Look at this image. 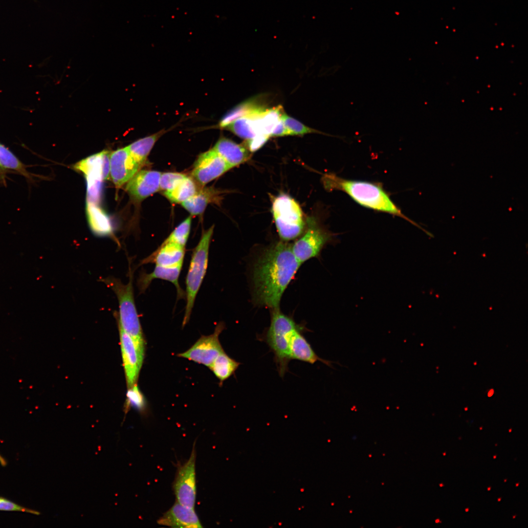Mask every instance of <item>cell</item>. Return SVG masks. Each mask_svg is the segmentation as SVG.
Wrapping results in <instances>:
<instances>
[{"mask_svg":"<svg viewBox=\"0 0 528 528\" xmlns=\"http://www.w3.org/2000/svg\"><path fill=\"white\" fill-rule=\"evenodd\" d=\"M158 524L173 528H202L194 508L183 506L177 501L158 520Z\"/></svg>","mask_w":528,"mask_h":528,"instance_id":"9a60e30c","label":"cell"},{"mask_svg":"<svg viewBox=\"0 0 528 528\" xmlns=\"http://www.w3.org/2000/svg\"><path fill=\"white\" fill-rule=\"evenodd\" d=\"M182 266V265L173 267H163L155 265L152 272L149 274L144 271L141 272L137 280V286L140 293H143L146 291L152 280L159 279L173 283L176 288L177 298H185L186 294L178 283Z\"/></svg>","mask_w":528,"mask_h":528,"instance_id":"e0dca14e","label":"cell"},{"mask_svg":"<svg viewBox=\"0 0 528 528\" xmlns=\"http://www.w3.org/2000/svg\"><path fill=\"white\" fill-rule=\"evenodd\" d=\"M197 192L194 181L186 176L173 189L164 192L165 196L172 202L181 203Z\"/></svg>","mask_w":528,"mask_h":528,"instance_id":"4316f807","label":"cell"},{"mask_svg":"<svg viewBox=\"0 0 528 528\" xmlns=\"http://www.w3.org/2000/svg\"><path fill=\"white\" fill-rule=\"evenodd\" d=\"M110 175L112 182L118 187L129 181L141 167L126 147L110 154Z\"/></svg>","mask_w":528,"mask_h":528,"instance_id":"4fadbf2b","label":"cell"},{"mask_svg":"<svg viewBox=\"0 0 528 528\" xmlns=\"http://www.w3.org/2000/svg\"><path fill=\"white\" fill-rule=\"evenodd\" d=\"M218 196L213 188L203 189L181 204L192 215H200L209 203L216 200Z\"/></svg>","mask_w":528,"mask_h":528,"instance_id":"cb8c5ba5","label":"cell"},{"mask_svg":"<svg viewBox=\"0 0 528 528\" xmlns=\"http://www.w3.org/2000/svg\"><path fill=\"white\" fill-rule=\"evenodd\" d=\"M506 480H504V482H506Z\"/></svg>","mask_w":528,"mask_h":528,"instance_id":"7dc6e473","label":"cell"},{"mask_svg":"<svg viewBox=\"0 0 528 528\" xmlns=\"http://www.w3.org/2000/svg\"><path fill=\"white\" fill-rule=\"evenodd\" d=\"M0 510L21 511L35 515L40 514L38 511L22 506L1 497H0Z\"/></svg>","mask_w":528,"mask_h":528,"instance_id":"1f68e13d","label":"cell"},{"mask_svg":"<svg viewBox=\"0 0 528 528\" xmlns=\"http://www.w3.org/2000/svg\"><path fill=\"white\" fill-rule=\"evenodd\" d=\"M518 485H519V483L516 484V486H518Z\"/></svg>","mask_w":528,"mask_h":528,"instance_id":"7bdbcfd3","label":"cell"},{"mask_svg":"<svg viewBox=\"0 0 528 528\" xmlns=\"http://www.w3.org/2000/svg\"><path fill=\"white\" fill-rule=\"evenodd\" d=\"M260 98L258 96L249 99L235 107L224 116L220 126L225 128L239 118L256 114L266 109L261 103Z\"/></svg>","mask_w":528,"mask_h":528,"instance_id":"603a6c76","label":"cell"},{"mask_svg":"<svg viewBox=\"0 0 528 528\" xmlns=\"http://www.w3.org/2000/svg\"><path fill=\"white\" fill-rule=\"evenodd\" d=\"M511 431V429H510L509 432H510Z\"/></svg>","mask_w":528,"mask_h":528,"instance_id":"bcb514c9","label":"cell"},{"mask_svg":"<svg viewBox=\"0 0 528 528\" xmlns=\"http://www.w3.org/2000/svg\"><path fill=\"white\" fill-rule=\"evenodd\" d=\"M225 128L246 140L257 135L254 129L252 118L250 116L239 118L227 125Z\"/></svg>","mask_w":528,"mask_h":528,"instance_id":"83f0119b","label":"cell"},{"mask_svg":"<svg viewBox=\"0 0 528 528\" xmlns=\"http://www.w3.org/2000/svg\"><path fill=\"white\" fill-rule=\"evenodd\" d=\"M231 168L212 149L199 155L194 163L192 175L197 181L204 185Z\"/></svg>","mask_w":528,"mask_h":528,"instance_id":"8fae6325","label":"cell"},{"mask_svg":"<svg viewBox=\"0 0 528 528\" xmlns=\"http://www.w3.org/2000/svg\"><path fill=\"white\" fill-rule=\"evenodd\" d=\"M128 260L129 281L127 284L112 276L101 278L99 281L110 288L117 297L119 311H115L113 315L118 324L132 337L138 350L144 353L145 341L134 298L133 272L131 267V261L129 258Z\"/></svg>","mask_w":528,"mask_h":528,"instance_id":"3957f363","label":"cell"},{"mask_svg":"<svg viewBox=\"0 0 528 528\" xmlns=\"http://www.w3.org/2000/svg\"><path fill=\"white\" fill-rule=\"evenodd\" d=\"M443 455L444 456H445V455H446V453H445V452L443 453Z\"/></svg>","mask_w":528,"mask_h":528,"instance_id":"ee69618b","label":"cell"},{"mask_svg":"<svg viewBox=\"0 0 528 528\" xmlns=\"http://www.w3.org/2000/svg\"><path fill=\"white\" fill-rule=\"evenodd\" d=\"M501 500V498H499L498 499V501L499 502V501H500Z\"/></svg>","mask_w":528,"mask_h":528,"instance_id":"ab89813d","label":"cell"},{"mask_svg":"<svg viewBox=\"0 0 528 528\" xmlns=\"http://www.w3.org/2000/svg\"><path fill=\"white\" fill-rule=\"evenodd\" d=\"M440 487H441V486H443V484H440Z\"/></svg>","mask_w":528,"mask_h":528,"instance_id":"f35d334b","label":"cell"},{"mask_svg":"<svg viewBox=\"0 0 528 528\" xmlns=\"http://www.w3.org/2000/svg\"><path fill=\"white\" fill-rule=\"evenodd\" d=\"M225 328L222 322L219 323L214 332L207 336H202L187 351L177 354L178 356L188 359L199 364L209 367L217 357L224 352L219 336Z\"/></svg>","mask_w":528,"mask_h":528,"instance_id":"30bf717a","label":"cell"},{"mask_svg":"<svg viewBox=\"0 0 528 528\" xmlns=\"http://www.w3.org/2000/svg\"><path fill=\"white\" fill-rule=\"evenodd\" d=\"M110 155L108 151H104L81 160L75 166L87 176L89 197H98L100 182L109 177Z\"/></svg>","mask_w":528,"mask_h":528,"instance_id":"9c48e42d","label":"cell"},{"mask_svg":"<svg viewBox=\"0 0 528 528\" xmlns=\"http://www.w3.org/2000/svg\"><path fill=\"white\" fill-rule=\"evenodd\" d=\"M271 211L279 236L288 242L300 236L305 225L299 204L286 194H281L272 202Z\"/></svg>","mask_w":528,"mask_h":528,"instance_id":"8992f818","label":"cell"},{"mask_svg":"<svg viewBox=\"0 0 528 528\" xmlns=\"http://www.w3.org/2000/svg\"><path fill=\"white\" fill-rule=\"evenodd\" d=\"M281 119L288 130L289 135H303L312 132H320L309 128L295 119L288 116L285 112L283 113Z\"/></svg>","mask_w":528,"mask_h":528,"instance_id":"f546056e","label":"cell"},{"mask_svg":"<svg viewBox=\"0 0 528 528\" xmlns=\"http://www.w3.org/2000/svg\"><path fill=\"white\" fill-rule=\"evenodd\" d=\"M496 456H497L496 455H495V456H493V458H494V459H495V458H496Z\"/></svg>","mask_w":528,"mask_h":528,"instance_id":"b9f144b4","label":"cell"},{"mask_svg":"<svg viewBox=\"0 0 528 528\" xmlns=\"http://www.w3.org/2000/svg\"><path fill=\"white\" fill-rule=\"evenodd\" d=\"M515 517H516V516H515H515H513V518H515Z\"/></svg>","mask_w":528,"mask_h":528,"instance_id":"f6af8a7d","label":"cell"},{"mask_svg":"<svg viewBox=\"0 0 528 528\" xmlns=\"http://www.w3.org/2000/svg\"><path fill=\"white\" fill-rule=\"evenodd\" d=\"M284 112L282 106L266 109L255 115H249L252 119L253 127L257 134L270 135L275 127L281 119Z\"/></svg>","mask_w":528,"mask_h":528,"instance_id":"ffe728a7","label":"cell"},{"mask_svg":"<svg viewBox=\"0 0 528 528\" xmlns=\"http://www.w3.org/2000/svg\"><path fill=\"white\" fill-rule=\"evenodd\" d=\"M306 223L305 233L291 246L294 256L301 264L317 257L332 239V234L321 227L314 217L308 218Z\"/></svg>","mask_w":528,"mask_h":528,"instance_id":"52a82bcc","label":"cell"},{"mask_svg":"<svg viewBox=\"0 0 528 528\" xmlns=\"http://www.w3.org/2000/svg\"><path fill=\"white\" fill-rule=\"evenodd\" d=\"M195 442L189 459L177 468L173 484L176 501L183 506L194 508L196 499Z\"/></svg>","mask_w":528,"mask_h":528,"instance_id":"ba28073f","label":"cell"},{"mask_svg":"<svg viewBox=\"0 0 528 528\" xmlns=\"http://www.w3.org/2000/svg\"><path fill=\"white\" fill-rule=\"evenodd\" d=\"M0 463L2 466H5L7 464L5 460L0 454Z\"/></svg>","mask_w":528,"mask_h":528,"instance_id":"d590c367","label":"cell"},{"mask_svg":"<svg viewBox=\"0 0 528 528\" xmlns=\"http://www.w3.org/2000/svg\"><path fill=\"white\" fill-rule=\"evenodd\" d=\"M269 136L265 134H257L253 138L246 140L245 146L251 153L261 148L267 141Z\"/></svg>","mask_w":528,"mask_h":528,"instance_id":"d6a6232c","label":"cell"},{"mask_svg":"<svg viewBox=\"0 0 528 528\" xmlns=\"http://www.w3.org/2000/svg\"><path fill=\"white\" fill-rule=\"evenodd\" d=\"M302 329L294 330L291 334L289 342V352L290 360H297L314 364L320 361L332 368V361L320 357L313 350L310 343L302 333Z\"/></svg>","mask_w":528,"mask_h":528,"instance_id":"ac0fdd59","label":"cell"},{"mask_svg":"<svg viewBox=\"0 0 528 528\" xmlns=\"http://www.w3.org/2000/svg\"><path fill=\"white\" fill-rule=\"evenodd\" d=\"M288 135H289V133L281 119L272 131L270 136H284Z\"/></svg>","mask_w":528,"mask_h":528,"instance_id":"e575fe53","label":"cell"},{"mask_svg":"<svg viewBox=\"0 0 528 528\" xmlns=\"http://www.w3.org/2000/svg\"><path fill=\"white\" fill-rule=\"evenodd\" d=\"M128 396L130 402L139 408H141L144 404L141 394L138 389L136 384L129 389Z\"/></svg>","mask_w":528,"mask_h":528,"instance_id":"836d02e7","label":"cell"},{"mask_svg":"<svg viewBox=\"0 0 528 528\" xmlns=\"http://www.w3.org/2000/svg\"><path fill=\"white\" fill-rule=\"evenodd\" d=\"M240 364L224 351L217 357L209 368L221 383L234 374Z\"/></svg>","mask_w":528,"mask_h":528,"instance_id":"484cf974","label":"cell"},{"mask_svg":"<svg viewBox=\"0 0 528 528\" xmlns=\"http://www.w3.org/2000/svg\"><path fill=\"white\" fill-rule=\"evenodd\" d=\"M87 215L92 231L99 236L112 235L113 228L106 213L91 201L87 202Z\"/></svg>","mask_w":528,"mask_h":528,"instance_id":"44dd1931","label":"cell"},{"mask_svg":"<svg viewBox=\"0 0 528 528\" xmlns=\"http://www.w3.org/2000/svg\"><path fill=\"white\" fill-rule=\"evenodd\" d=\"M214 226L204 231L196 247L193 250L186 277V305L182 322L184 327L190 319L194 303L206 273L209 246Z\"/></svg>","mask_w":528,"mask_h":528,"instance_id":"5b68a950","label":"cell"},{"mask_svg":"<svg viewBox=\"0 0 528 528\" xmlns=\"http://www.w3.org/2000/svg\"><path fill=\"white\" fill-rule=\"evenodd\" d=\"M186 176L179 173L167 172L161 174L159 181V189L164 192L173 189Z\"/></svg>","mask_w":528,"mask_h":528,"instance_id":"4dcf8cb0","label":"cell"},{"mask_svg":"<svg viewBox=\"0 0 528 528\" xmlns=\"http://www.w3.org/2000/svg\"><path fill=\"white\" fill-rule=\"evenodd\" d=\"M123 364L129 389L136 385L144 353L140 352L132 337L118 324Z\"/></svg>","mask_w":528,"mask_h":528,"instance_id":"7c38bea8","label":"cell"},{"mask_svg":"<svg viewBox=\"0 0 528 528\" xmlns=\"http://www.w3.org/2000/svg\"><path fill=\"white\" fill-rule=\"evenodd\" d=\"M439 522H440V520L439 519H437L436 521V523H439Z\"/></svg>","mask_w":528,"mask_h":528,"instance_id":"74e56055","label":"cell"},{"mask_svg":"<svg viewBox=\"0 0 528 528\" xmlns=\"http://www.w3.org/2000/svg\"><path fill=\"white\" fill-rule=\"evenodd\" d=\"M292 245L280 242L267 248L257 261L253 281L254 300L271 309L279 308L282 295L301 264Z\"/></svg>","mask_w":528,"mask_h":528,"instance_id":"6da1fadb","label":"cell"},{"mask_svg":"<svg viewBox=\"0 0 528 528\" xmlns=\"http://www.w3.org/2000/svg\"><path fill=\"white\" fill-rule=\"evenodd\" d=\"M490 489H491V487H488V488H487V490H488L489 491V490H490Z\"/></svg>","mask_w":528,"mask_h":528,"instance_id":"60d3db41","label":"cell"},{"mask_svg":"<svg viewBox=\"0 0 528 528\" xmlns=\"http://www.w3.org/2000/svg\"><path fill=\"white\" fill-rule=\"evenodd\" d=\"M303 329L292 318L282 313L279 308L272 309L269 327L260 340L265 342L274 354V361L279 375L283 377L288 371L290 358L289 342L292 333Z\"/></svg>","mask_w":528,"mask_h":528,"instance_id":"277c9868","label":"cell"},{"mask_svg":"<svg viewBox=\"0 0 528 528\" xmlns=\"http://www.w3.org/2000/svg\"><path fill=\"white\" fill-rule=\"evenodd\" d=\"M14 172L25 177L29 180L33 176L26 169V166L7 147L0 143V180L4 182L5 173Z\"/></svg>","mask_w":528,"mask_h":528,"instance_id":"7402d4cb","label":"cell"},{"mask_svg":"<svg viewBox=\"0 0 528 528\" xmlns=\"http://www.w3.org/2000/svg\"><path fill=\"white\" fill-rule=\"evenodd\" d=\"M161 173L158 171H138L129 181L126 190L134 198L142 200L159 190Z\"/></svg>","mask_w":528,"mask_h":528,"instance_id":"5bb4252c","label":"cell"},{"mask_svg":"<svg viewBox=\"0 0 528 528\" xmlns=\"http://www.w3.org/2000/svg\"><path fill=\"white\" fill-rule=\"evenodd\" d=\"M185 252V247L179 244L164 242L155 251L143 259L139 265L149 263L163 267L182 265Z\"/></svg>","mask_w":528,"mask_h":528,"instance_id":"2e32d148","label":"cell"},{"mask_svg":"<svg viewBox=\"0 0 528 528\" xmlns=\"http://www.w3.org/2000/svg\"><path fill=\"white\" fill-rule=\"evenodd\" d=\"M322 180L325 188L329 191H343L364 207L397 216L417 225L402 213L379 184L348 179L332 173L325 174Z\"/></svg>","mask_w":528,"mask_h":528,"instance_id":"7a4b0ae2","label":"cell"},{"mask_svg":"<svg viewBox=\"0 0 528 528\" xmlns=\"http://www.w3.org/2000/svg\"><path fill=\"white\" fill-rule=\"evenodd\" d=\"M213 149L231 167L238 166L251 157V153L245 145L236 143L225 137H221Z\"/></svg>","mask_w":528,"mask_h":528,"instance_id":"d6986e66","label":"cell"},{"mask_svg":"<svg viewBox=\"0 0 528 528\" xmlns=\"http://www.w3.org/2000/svg\"><path fill=\"white\" fill-rule=\"evenodd\" d=\"M191 221V217L186 218L173 231L164 242H173L185 247L190 232Z\"/></svg>","mask_w":528,"mask_h":528,"instance_id":"f1b7e54d","label":"cell"},{"mask_svg":"<svg viewBox=\"0 0 528 528\" xmlns=\"http://www.w3.org/2000/svg\"><path fill=\"white\" fill-rule=\"evenodd\" d=\"M163 133L160 131L137 140L126 147L131 155L140 166L144 164L153 146Z\"/></svg>","mask_w":528,"mask_h":528,"instance_id":"d4e9b609","label":"cell"},{"mask_svg":"<svg viewBox=\"0 0 528 528\" xmlns=\"http://www.w3.org/2000/svg\"><path fill=\"white\" fill-rule=\"evenodd\" d=\"M465 511L466 512H468V511H469V508H465Z\"/></svg>","mask_w":528,"mask_h":528,"instance_id":"8d00e7d4","label":"cell"}]
</instances>
